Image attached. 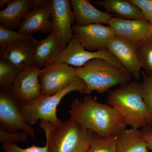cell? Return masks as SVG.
<instances>
[{
	"mask_svg": "<svg viewBox=\"0 0 152 152\" xmlns=\"http://www.w3.org/2000/svg\"><path fill=\"white\" fill-rule=\"evenodd\" d=\"M70 107V119L104 138L117 137L126 127L119 112L91 96H86L83 100L75 99Z\"/></svg>",
	"mask_w": 152,
	"mask_h": 152,
	"instance_id": "6da1fadb",
	"label": "cell"
},
{
	"mask_svg": "<svg viewBox=\"0 0 152 152\" xmlns=\"http://www.w3.org/2000/svg\"><path fill=\"white\" fill-rule=\"evenodd\" d=\"M107 102L119 112L127 126L139 129L152 126L151 114L142 96L139 81L134 80L110 91Z\"/></svg>",
	"mask_w": 152,
	"mask_h": 152,
	"instance_id": "7a4b0ae2",
	"label": "cell"
},
{
	"mask_svg": "<svg viewBox=\"0 0 152 152\" xmlns=\"http://www.w3.org/2000/svg\"><path fill=\"white\" fill-rule=\"evenodd\" d=\"M49 152H86L93 132L69 119L53 125L41 120Z\"/></svg>",
	"mask_w": 152,
	"mask_h": 152,
	"instance_id": "3957f363",
	"label": "cell"
},
{
	"mask_svg": "<svg viewBox=\"0 0 152 152\" xmlns=\"http://www.w3.org/2000/svg\"><path fill=\"white\" fill-rule=\"evenodd\" d=\"M76 72L86 83L83 94H86L94 91L104 94L114 87L132 81V78L125 69L101 58L91 60L83 66L76 68Z\"/></svg>",
	"mask_w": 152,
	"mask_h": 152,
	"instance_id": "277c9868",
	"label": "cell"
},
{
	"mask_svg": "<svg viewBox=\"0 0 152 152\" xmlns=\"http://www.w3.org/2000/svg\"><path fill=\"white\" fill-rule=\"evenodd\" d=\"M86 88L84 81L78 77L60 92L51 96L42 95L30 103L20 104L22 113L30 125L36 124L39 120L47 121L53 125L57 124L62 121L57 116V107L62 99L72 92L83 94Z\"/></svg>",
	"mask_w": 152,
	"mask_h": 152,
	"instance_id": "5b68a950",
	"label": "cell"
},
{
	"mask_svg": "<svg viewBox=\"0 0 152 152\" xmlns=\"http://www.w3.org/2000/svg\"><path fill=\"white\" fill-rule=\"evenodd\" d=\"M0 125L7 132L24 131L33 138L35 137L34 130L22 113L20 104L13 97L10 90H0Z\"/></svg>",
	"mask_w": 152,
	"mask_h": 152,
	"instance_id": "8992f818",
	"label": "cell"
},
{
	"mask_svg": "<svg viewBox=\"0 0 152 152\" xmlns=\"http://www.w3.org/2000/svg\"><path fill=\"white\" fill-rule=\"evenodd\" d=\"M76 70L64 63H53L41 69L39 82L42 95L51 96L66 88L78 77Z\"/></svg>",
	"mask_w": 152,
	"mask_h": 152,
	"instance_id": "52a82bcc",
	"label": "cell"
},
{
	"mask_svg": "<svg viewBox=\"0 0 152 152\" xmlns=\"http://www.w3.org/2000/svg\"><path fill=\"white\" fill-rule=\"evenodd\" d=\"M96 58L103 59L114 65L125 69L119 61L107 49L90 52L82 46L74 37L54 63H64L77 68L83 66L91 60Z\"/></svg>",
	"mask_w": 152,
	"mask_h": 152,
	"instance_id": "ba28073f",
	"label": "cell"
},
{
	"mask_svg": "<svg viewBox=\"0 0 152 152\" xmlns=\"http://www.w3.org/2000/svg\"><path fill=\"white\" fill-rule=\"evenodd\" d=\"M50 7L53 30L58 36L64 50L73 37L72 26L75 18L71 1L51 0Z\"/></svg>",
	"mask_w": 152,
	"mask_h": 152,
	"instance_id": "9c48e42d",
	"label": "cell"
},
{
	"mask_svg": "<svg viewBox=\"0 0 152 152\" xmlns=\"http://www.w3.org/2000/svg\"><path fill=\"white\" fill-rule=\"evenodd\" d=\"M41 69L33 65L23 69L10 89L13 97L20 104H26L42 95L39 82Z\"/></svg>",
	"mask_w": 152,
	"mask_h": 152,
	"instance_id": "30bf717a",
	"label": "cell"
},
{
	"mask_svg": "<svg viewBox=\"0 0 152 152\" xmlns=\"http://www.w3.org/2000/svg\"><path fill=\"white\" fill-rule=\"evenodd\" d=\"M53 31L50 1L33 0V8L22 21L18 32L28 37L38 32L47 34Z\"/></svg>",
	"mask_w": 152,
	"mask_h": 152,
	"instance_id": "8fae6325",
	"label": "cell"
},
{
	"mask_svg": "<svg viewBox=\"0 0 152 152\" xmlns=\"http://www.w3.org/2000/svg\"><path fill=\"white\" fill-rule=\"evenodd\" d=\"M107 49L119 61L135 80H139L142 67L137 54L136 44L115 35L109 41Z\"/></svg>",
	"mask_w": 152,
	"mask_h": 152,
	"instance_id": "7c38bea8",
	"label": "cell"
},
{
	"mask_svg": "<svg viewBox=\"0 0 152 152\" xmlns=\"http://www.w3.org/2000/svg\"><path fill=\"white\" fill-rule=\"evenodd\" d=\"M73 37L87 50H101L107 49L109 41L115 35L110 26L101 24H92L72 26Z\"/></svg>",
	"mask_w": 152,
	"mask_h": 152,
	"instance_id": "4fadbf2b",
	"label": "cell"
},
{
	"mask_svg": "<svg viewBox=\"0 0 152 152\" xmlns=\"http://www.w3.org/2000/svg\"><path fill=\"white\" fill-rule=\"evenodd\" d=\"M38 41L32 36L24 40L1 46V58L24 69L34 65V55Z\"/></svg>",
	"mask_w": 152,
	"mask_h": 152,
	"instance_id": "5bb4252c",
	"label": "cell"
},
{
	"mask_svg": "<svg viewBox=\"0 0 152 152\" xmlns=\"http://www.w3.org/2000/svg\"><path fill=\"white\" fill-rule=\"evenodd\" d=\"M108 25L116 35L138 44L152 37L150 32L151 24L144 20H127L113 17Z\"/></svg>",
	"mask_w": 152,
	"mask_h": 152,
	"instance_id": "9a60e30c",
	"label": "cell"
},
{
	"mask_svg": "<svg viewBox=\"0 0 152 152\" xmlns=\"http://www.w3.org/2000/svg\"><path fill=\"white\" fill-rule=\"evenodd\" d=\"M76 25L80 26L92 24H108L113 16L98 10L88 0H72Z\"/></svg>",
	"mask_w": 152,
	"mask_h": 152,
	"instance_id": "2e32d148",
	"label": "cell"
},
{
	"mask_svg": "<svg viewBox=\"0 0 152 152\" xmlns=\"http://www.w3.org/2000/svg\"><path fill=\"white\" fill-rule=\"evenodd\" d=\"M63 51L54 31L45 39L38 41L34 55V65L39 68L54 63Z\"/></svg>",
	"mask_w": 152,
	"mask_h": 152,
	"instance_id": "e0dca14e",
	"label": "cell"
},
{
	"mask_svg": "<svg viewBox=\"0 0 152 152\" xmlns=\"http://www.w3.org/2000/svg\"><path fill=\"white\" fill-rule=\"evenodd\" d=\"M33 7V0H10L0 12L1 25L13 31L18 29Z\"/></svg>",
	"mask_w": 152,
	"mask_h": 152,
	"instance_id": "ac0fdd59",
	"label": "cell"
},
{
	"mask_svg": "<svg viewBox=\"0 0 152 152\" xmlns=\"http://www.w3.org/2000/svg\"><path fill=\"white\" fill-rule=\"evenodd\" d=\"M94 3L103 7L106 12L127 20H145L142 11L130 0H104Z\"/></svg>",
	"mask_w": 152,
	"mask_h": 152,
	"instance_id": "d6986e66",
	"label": "cell"
},
{
	"mask_svg": "<svg viewBox=\"0 0 152 152\" xmlns=\"http://www.w3.org/2000/svg\"><path fill=\"white\" fill-rule=\"evenodd\" d=\"M141 130L125 129L117 137V152H149Z\"/></svg>",
	"mask_w": 152,
	"mask_h": 152,
	"instance_id": "ffe728a7",
	"label": "cell"
},
{
	"mask_svg": "<svg viewBox=\"0 0 152 152\" xmlns=\"http://www.w3.org/2000/svg\"><path fill=\"white\" fill-rule=\"evenodd\" d=\"M23 70L7 60H0V90H10L16 78Z\"/></svg>",
	"mask_w": 152,
	"mask_h": 152,
	"instance_id": "44dd1931",
	"label": "cell"
},
{
	"mask_svg": "<svg viewBox=\"0 0 152 152\" xmlns=\"http://www.w3.org/2000/svg\"><path fill=\"white\" fill-rule=\"evenodd\" d=\"M137 54L145 72L152 75V36L137 44Z\"/></svg>",
	"mask_w": 152,
	"mask_h": 152,
	"instance_id": "7402d4cb",
	"label": "cell"
},
{
	"mask_svg": "<svg viewBox=\"0 0 152 152\" xmlns=\"http://www.w3.org/2000/svg\"><path fill=\"white\" fill-rule=\"evenodd\" d=\"M86 152H117V137L104 138L93 132Z\"/></svg>",
	"mask_w": 152,
	"mask_h": 152,
	"instance_id": "603a6c76",
	"label": "cell"
},
{
	"mask_svg": "<svg viewBox=\"0 0 152 152\" xmlns=\"http://www.w3.org/2000/svg\"><path fill=\"white\" fill-rule=\"evenodd\" d=\"M30 36H26L0 25V45L1 46L24 40Z\"/></svg>",
	"mask_w": 152,
	"mask_h": 152,
	"instance_id": "cb8c5ba5",
	"label": "cell"
},
{
	"mask_svg": "<svg viewBox=\"0 0 152 152\" xmlns=\"http://www.w3.org/2000/svg\"><path fill=\"white\" fill-rule=\"evenodd\" d=\"M142 80L140 83L142 96L148 108L152 117V75L141 72Z\"/></svg>",
	"mask_w": 152,
	"mask_h": 152,
	"instance_id": "d4e9b609",
	"label": "cell"
},
{
	"mask_svg": "<svg viewBox=\"0 0 152 152\" xmlns=\"http://www.w3.org/2000/svg\"><path fill=\"white\" fill-rule=\"evenodd\" d=\"M28 134L24 131L10 132L0 127V142L2 143L25 142L27 140Z\"/></svg>",
	"mask_w": 152,
	"mask_h": 152,
	"instance_id": "484cf974",
	"label": "cell"
},
{
	"mask_svg": "<svg viewBox=\"0 0 152 152\" xmlns=\"http://www.w3.org/2000/svg\"><path fill=\"white\" fill-rule=\"evenodd\" d=\"M2 147L5 152H49L48 145L38 147L35 145L22 148L14 143H2Z\"/></svg>",
	"mask_w": 152,
	"mask_h": 152,
	"instance_id": "4316f807",
	"label": "cell"
},
{
	"mask_svg": "<svg viewBox=\"0 0 152 152\" xmlns=\"http://www.w3.org/2000/svg\"><path fill=\"white\" fill-rule=\"evenodd\" d=\"M142 11L146 20L152 25V0H130Z\"/></svg>",
	"mask_w": 152,
	"mask_h": 152,
	"instance_id": "83f0119b",
	"label": "cell"
},
{
	"mask_svg": "<svg viewBox=\"0 0 152 152\" xmlns=\"http://www.w3.org/2000/svg\"><path fill=\"white\" fill-rule=\"evenodd\" d=\"M141 131L148 149L152 152V125L145 127L142 129Z\"/></svg>",
	"mask_w": 152,
	"mask_h": 152,
	"instance_id": "f1b7e54d",
	"label": "cell"
},
{
	"mask_svg": "<svg viewBox=\"0 0 152 152\" xmlns=\"http://www.w3.org/2000/svg\"><path fill=\"white\" fill-rule=\"evenodd\" d=\"M10 0H1L0 1V8H1L6 4H7Z\"/></svg>",
	"mask_w": 152,
	"mask_h": 152,
	"instance_id": "f546056e",
	"label": "cell"
},
{
	"mask_svg": "<svg viewBox=\"0 0 152 152\" xmlns=\"http://www.w3.org/2000/svg\"><path fill=\"white\" fill-rule=\"evenodd\" d=\"M150 32L151 35L152 36V25H151L150 27Z\"/></svg>",
	"mask_w": 152,
	"mask_h": 152,
	"instance_id": "4dcf8cb0",
	"label": "cell"
},
{
	"mask_svg": "<svg viewBox=\"0 0 152 152\" xmlns=\"http://www.w3.org/2000/svg\"></svg>",
	"mask_w": 152,
	"mask_h": 152,
	"instance_id": "1f68e13d",
	"label": "cell"
}]
</instances>
